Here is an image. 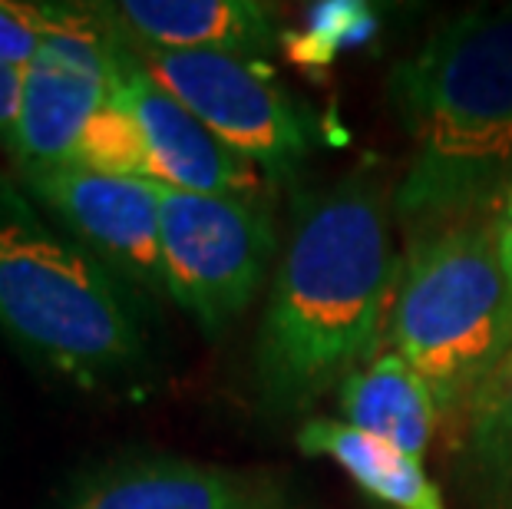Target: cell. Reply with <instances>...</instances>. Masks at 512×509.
Segmentation results:
<instances>
[{
  "label": "cell",
  "mask_w": 512,
  "mask_h": 509,
  "mask_svg": "<svg viewBox=\"0 0 512 509\" xmlns=\"http://www.w3.org/2000/svg\"><path fill=\"white\" fill-rule=\"evenodd\" d=\"M400 262L390 202L364 172L308 196L294 215L255 338V391L268 417H301L374 361Z\"/></svg>",
  "instance_id": "1"
},
{
  "label": "cell",
  "mask_w": 512,
  "mask_h": 509,
  "mask_svg": "<svg viewBox=\"0 0 512 509\" xmlns=\"http://www.w3.org/2000/svg\"><path fill=\"white\" fill-rule=\"evenodd\" d=\"M413 139L394 215L410 242L496 212L512 172V7L450 20L390 77Z\"/></svg>",
  "instance_id": "2"
},
{
  "label": "cell",
  "mask_w": 512,
  "mask_h": 509,
  "mask_svg": "<svg viewBox=\"0 0 512 509\" xmlns=\"http://www.w3.org/2000/svg\"><path fill=\"white\" fill-rule=\"evenodd\" d=\"M0 331L83 387L133 377L149 357L133 288L53 232L7 179H0Z\"/></svg>",
  "instance_id": "3"
},
{
  "label": "cell",
  "mask_w": 512,
  "mask_h": 509,
  "mask_svg": "<svg viewBox=\"0 0 512 509\" xmlns=\"http://www.w3.org/2000/svg\"><path fill=\"white\" fill-rule=\"evenodd\" d=\"M390 341L427 381L440 417H460L512 348L496 212L413 238L390 308Z\"/></svg>",
  "instance_id": "4"
},
{
  "label": "cell",
  "mask_w": 512,
  "mask_h": 509,
  "mask_svg": "<svg viewBox=\"0 0 512 509\" xmlns=\"http://www.w3.org/2000/svg\"><path fill=\"white\" fill-rule=\"evenodd\" d=\"M159 242L169 298L219 338L265 285L278 235L268 199L159 186Z\"/></svg>",
  "instance_id": "5"
},
{
  "label": "cell",
  "mask_w": 512,
  "mask_h": 509,
  "mask_svg": "<svg viewBox=\"0 0 512 509\" xmlns=\"http://www.w3.org/2000/svg\"><path fill=\"white\" fill-rule=\"evenodd\" d=\"M129 50L172 100L271 182H291L311 159L318 146L311 113L252 60L215 50Z\"/></svg>",
  "instance_id": "6"
},
{
  "label": "cell",
  "mask_w": 512,
  "mask_h": 509,
  "mask_svg": "<svg viewBox=\"0 0 512 509\" xmlns=\"http://www.w3.org/2000/svg\"><path fill=\"white\" fill-rule=\"evenodd\" d=\"M24 186L63 232L129 288L169 298L159 242V186L80 166L24 169Z\"/></svg>",
  "instance_id": "7"
},
{
  "label": "cell",
  "mask_w": 512,
  "mask_h": 509,
  "mask_svg": "<svg viewBox=\"0 0 512 509\" xmlns=\"http://www.w3.org/2000/svg\"><path fill=\"white\" fill-rule=\"evenodd\" d=\"M129 50V47H126ZM113 90L133 110L149 153V182L179 192H202V196H242L265 199V172L255 162L232 153L222 139H215L199 119L179 100L139 67L133 50L119 70Z\"/></svg>",
  "instance_id": "8"
},
{
  "label": "cell",
  "mask_w": 512,
  "mask_h": 509,
  "mask_svg": "<svg viewBox=\"0 0 512 509\" xmlns=\"http://www.w3.org/2000/svg\"><path fill=\"white\" fill-rule=\"evenodd\" d=\"M63 509H291L265 476L179 457H133L86 473Z\"/></svg>",
  "instance_id": "9"
},
{
  "label": "cell",
  "mask_w": 512,
  "mask_h": 509,
  "mask_svg": "<svg viewBox=\"0 0 512 509\" xmlns=\"http://www.w3.org/2000/svg\"><path fill=\"white\" fill-rule=\"evenodd\" d=\"M93 7L129 47L215 50L252 60L285 40L275 7L255 0H116Z\"/></svg>",
  "instance_id": "10"
},
{
  "label": "cell",
  "mask_w": 512,
  "mask_h": 509,
  "mask_svg": "<svg viewBox=\"0 0 512 509\" xmlns=\"http://www.w3.org/2000/svg\"><path fill=\"white\" fill-rule=\"evenodd\" d=\"M113 83L37 53L24 70L20 113L10 146L24 169L70 166L90 119L110 100Z\"/></svg>",
  "instance_id": "11"
},
{
  "label": "cell",
  "mask_w": 512,
  "mask_h": 509,
  "mask_svg": "<svg viewBox=\"0 0 512 509\" xmlns=\"http://www.w3.org/2000/svg\"><path fill=\"white\" fill-rule=\"evenodd\" d=\"M347 427L367 433L387 447L423 460L437 430L440 410L427 381L400 354H380L354 371L337 391Z\"/></svg>",
  "instance_id": "12"
},
{
  "label": "cell",
  "mask_w": 512,
  "mask_h": 509,
  "mask_svg": "<svg viewBox=\"0 0 512 509\" xmlns=\"http://www.w3.org/2000/svg\"><path fill=\"white\" fill-rule=\"evenodd\" d=\"M298 447L311 457L334 460L370 500L390 509H446L437 483L427 480L420 460L347 427L344 420H304L298 430Z\"/></svg>",
  "instance_id": "13"
},
{
  "label": "cell",
  "mask_w": 512,
  "mask_h": 509,
  "mask_svg": "<svg viewBox=\"0 0 512 509\" xmlns=\"http://www.w3.org/2000/svg\"><path fill=\"white\" fill-rule=\"evenodd\" d=\"M463 463L483 490L512 493V348L463 410Z\"/></svg>",
  "instance_id": "14"
},
{
  "label": "cell",
  "mask_w": 512,
  "mask_h": 509,
  "mask_svg": "<svg viewBox=\"0 0 512 509\" xmlns=\"http://www.w3.org/2000/svg\"><path fill=\"white\" fill-rule=\"evenodd\" d=\"M70 166L103 172V176L149 179V153L143 129H139L133 110L123 103V96L116 90L103 103V110L90 119Z\"/></svg>",
  "instance_id": "15"
},
{
  "label": "cell",
  "mask_w": 512,
  "mask_h": 509,
  "mask_svg": "<svg viewBox=\"0 0 512 509\" xmlns=\"http://www.w3.org/2000/svg\"><path fill=\"white\" fill-rule=\"evenodd\" d=\"M377 30V17L367 4H351V0H337V4H318L311 7L308 27L298 37H285L288 57L301 67H324L331 63L344 47H357Z\"/></svg>",
  "instance_id": "16"
},
{
  "label": "cell",
  "mask_w": 512,
  "mask_h": 509,
  "mask_svg": "<svg viewBox=\"0 0 512 509\" xmlns=\"http://www.w3.org/2000/svg\"><path fill=\"white\" fill-rule=\"evenodd\" d=\"M40 53V4L0 0V63L27 70Z\"/></svg>",
  "instance_id": "17"
},
{
  "label": "cell",
  "mask_w": 512,
  "mask_h": 509,
  "mask_svg": "<svg viewBox=\"0 0 512 509\" xmlns=\"http://www.w3.org/2000/svg\"><path fill=\"white\" fill-rule=\"evenodd\" d=\"M20 90H24V70L0 63V136L10 143L20 113Z\"/></svg>",
  "instance_id": "18"
},
{
  "label": "cell",
  "mask_w": 512,
  "mask_h": 509,
  "mask_svg": "<svg viewBox=\"0 0 512 509\" xmlns=\"http://www.w3.org/2000/svg\"><path fill=\"white\" fill-rule=\"evenodd\" d=\"M496 232H499V255H503L509 295H512V189L496 205Z\"/></svg>",
  "instance_id": "19"
},
{
  "label": "cell",
  "mask_w": 512,
  "mask_h": 509,
  "mask_svg": "<svg viewBox=\"0 0 512 509\" xmlns=\"http://www.w3.org/2000/svg\"><path fill=\"white\" fill-rule=\"evenodd\" d=\"M512 189V172H509V186H506V192ZM506 192H503V196H506Z\"/></svg>",
  "instance_id": "20"
}]
</instances>
